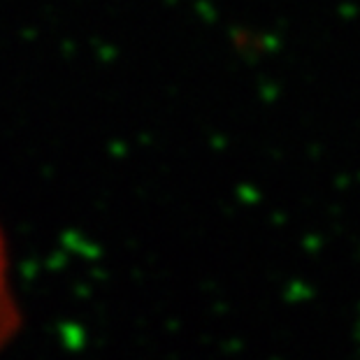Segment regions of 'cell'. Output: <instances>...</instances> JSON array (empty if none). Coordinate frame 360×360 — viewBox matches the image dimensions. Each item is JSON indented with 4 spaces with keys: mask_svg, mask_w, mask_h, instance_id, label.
I'll use <instances>...</instances> for the list:
<instances>
[{
    "mask_svg": "<svg viewBox=\"0 0 360 360\" xmlns=\"http://www.w3.org/2000/svg\"><path fill=\"white\" fill-rule=\"evenodd\" d=\"M19 328V311L12 297L10 270H7V254L3 235H0V347H5L12 340V335Z\"/></svg>",
    "mask_w": 360,
    "mask_h": 360,
    "instance_id": "obj_1",
    "label": "cell"
}]
</instances>
